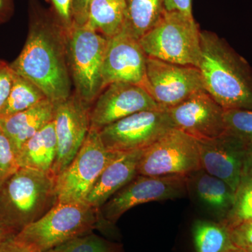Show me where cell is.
<instances>
[{
  "label": "cell",
  "instance_id": "6da1fadb",
  "mask_svg": "<svg viewBox=\"0 0 252 252\" xmlns=\"http://www.w3.org/2000/svg\"><path fill=\"white\" fill-rule=\"evenodd\" d=\"M31 6L27 39L21 54L10 65L57 104L72 94L67 57V30L54 14L37 9L34 4Z\"/></svg>",
  "mask_w": 252,
  "mask_h": 252
},
{
  "label": "cell",
  "instance_id": "7c38bea8",
  "mask_svg": "<svg viewBox=\"0 0 252 252\" xmlns=\"http://www.w3.org/2000/svg\"><path fill=\"white\" fill-rule=\"evenodd\" d=\"M91 107L74 91L68 98L56 104L57 156L53 167L56 178L72 161L85 140L91 127Z\"/></svg>",
  "mask_w": 252,
  "mask_h": 252
},
{
  "label": "cell",
  "instance_id": "4316f807",
  "mask_svg": "<svg viewBox=\"0 0 252 252\" xmlns=\"http://www.w3.org/2000/svg\"><path fill=\"white\" fill-rule=\"evenodd\" d=\"M225 122L228 132L252 143V111L244 109L225 110Z\"/></svg>",
  "mask_w": 252,
  "mask_h": 252
},
{
  "label": "cell",
  "instance_id": "4fadbf2b",
  "mask_svg": "<svg viewBox=\"0 0 252 252\" xmlns=\"http://www.w3.org/2000/svg\"><path fill=\"white\" fill-rule=\"evenodd\" d=\"M158 109L161 108L142 86L112 83L104 88L91 106V127L100 130L135 113Z\"/></svg>",
  "mask_w": 252,
  "mask_h": 252
},
{
  "label": "cell",
  "instance_id": "9c48e42d",
  "mask_svg": "<svg viewBox=\"0 0 252 252\" xmlns=\"http://www.w3.org/2000/svg\"><path fill=\"white\" fill-rule=\"evenodd\" d=\"M200 168L198 140L173 128L144 149L139 162L138 175H188Z\"/></svg>",
  "mask_w": 252,
  "mask_h": 252
},
{
  "label": "cell",
  "instance_id": "f1b7e54d",
  "mask_svg": "<svg viewBox=\"0 0 252 252\" xmlns=\"http://www.w3.org/2000/svg\"><path fill=\"white\" fill-rule=\"evenodd\" d=\"M14 71L9 63L0 59V112L4 107L14 81Z\"/></svg>",
  "mask_w": 252,
  "mask_h": 252
},
{
  "label": "cell",
  "instance_id": "3957f363",
  "mask_svg": "<svg viewBox=\"0 0 252 252\" xmlns=\"http://www.w3.org/2000/svg\"><path fill=\"white\" fill-rule=\"evenodd\" d=\"M56 185L53 174L19 167L0 182V221L17 234L58 203Z\"/></svg>",
  "mask_w": 252,
  "mask_h": 252
},
{
  "label": "cell",
  "instance_id": "8d00e7d4",
  "mask_svg": "<svg viewBox=\"0 0 252 252\" xmlns=\"http://www.w3.org/2000/svg\"><path fill=\"white\" fill-rule=\"evenodd\" d=\"M16 235V232L0 221V244Z\"/></svg>",
  "mask_w": 252,
  "mask_h": 252
},
{
  "label": "cell",
  "instance_id": "52a82bcc",
  "mask_svg": "<svg viewBox=\"0 0 252 252\" xmlns=\"http://www.w3.org/2000/svg\"><path fill=\"white\" fill-rule=\"evenodd\" d=\"M188 194L187 175H137L99 209L97 229L105 232L126 212L149 202L174 200Z\"/></svg>",
  "mask_w": 252,
  "mask_h": 252
},
{
  "label": "cell",
  "instance_id": "d4e9b609",
  "mask_svg": "<svg viewBox=\"0 0 252 252\" xmlns=\"http://www.w3.org/2000/svg\"><path fill=\"white\" fill-rule=\"evenodd\" d=\"M252 222V177L242 175L235 191L234 203L223 222L228 228Z\"/></svg>",
  "mask_w": 252,
  "mask_h": 252
},
{
  "label": "cell",
  "instance_id": "277c9868",
  "mask_svg": "<svg viewBox=\"0 0 252 252\" xmlns=\"http://www.w3.org/2000/svg\"><path fill=\"white\" fill-rule=\"evenodd\" d=\"M99 210L86 203H57L46 215L14 236L33 252H47L97 229Z\"/></svg>",
  "mask_w": 252,
  "mask_h": 252
},
{
  "label": "cell",
  "instance_id": "7a4b0ae2",
  "mask_svg": "<svg viewBox=\"0 0 252 252\" xmlns=\"http://www.w3.org/2000/svg\"><path fill=\"white\" fill-rule=\"evenodd\" d=\"M198 68L205 90L224 110L252 111V67L223 38L200 31Z\"/></svg>",
  "mask_w": 252,
  "mask_h": 252
},
{
  "label": "cell",
  "instance_id": "5bb4252c",
  "mask_svg": "<svg viewBox=\"0 0 252 252\" xmlns=\"http://www.w3.org/2000/svg\"><path fill=\"white\" fill-rule=\"evenodd\" d=\"M175 128L198 140H210L227 131L225 110L206 91L167 109Z\"/></svg>",
  "mask_w": 252,
  "mask_h": 252
},
{
  "label": "cell",
  "instance_id": "ffe728a7",
  "mask_svg": "<svg viewBox=\"0 0 252 252\" xmlns=\"http://www.w3.org/2000/svg\"><path fill=\"white\" fill-rule=\"evenodd\" d=\"M57 156V137L54 121L26 142L17 155L19 167L53 174Z\"/></svg>",
  "mask_w": 252,
  "mask_h": 252
},
{
  "label": "cell",
  "instance_id": "d6a6232c",
  "mask_svg": "<svg viewBox=\"0 0 252 252\" xmlns=\"http://www.w3.org/2000/svg\"><path fill=\"white\" fill-rule=\"evenodd\" d=\"M164 6L167 11H177L188 17L193 18L191 0H164Z\"/></svg>",
  "mask_w": 252,
  "mask_h": 252
},
{
  "label": "cell",
  "instance_id": "5b68a950",
  "mask_svg": "<svg viewBox=\"0 0 252 252\" xmlns=\"http://www.w3.org/2000/svg\"><path fill=\"white\" fill-rule=\"evenodd\" d=\"M139 43L147 57L198 67L200 31L193 18L165 10L160 21Z\"/></svg>",
  "mask_w": 252,
  "mask_h": 252
},
{
  "label": "cell",
  "instance_id": "ac0fdd59",
  "mask_svg": "<svg viewBox=\"0 0 252 252\" xmlns=\"http://www.w3.org/2000/svg\"><path fill=\"white\" fill-rule=\"evenodd\" d=\"M188 194L217 221L226 219L234 203L235 191L224 181L203 168L187 175Z\"/></svg>",
  "mask_w": 252,
  "mask_h": 252
},
{
  "label": "cell",
  "instance_id": "cb8c5ba5",
  "mask_svg": "<svg viewBox=\"0 0 252 252\" xmlns=\"http://www.w3.org/2000/svg\"><path fill=\"white\" fill-rule=\"evenodd\" d=\"M45 94L36 84L14 72L12 87L0 118L9 117L31 108L44 99Z\"/></svg>",
  "mask_w": 252,
  "mask_h": 252
},
{
  "label": "cell",
  "instance_id": "d590c367",
  "mask_svg": "<svg viewBox=\"0 0 252 252\" xmlns=\"http://www.w3.org/2000/svg\"><path fill=\"white\" fill-rule=\"evenodd\" d=\"M243 175L252 177V143H248V145H247Z\"/></svg>",
  "mask_w": 252,
  "mask_h": 252
},
{
  "label": "cell",
  "instance_id": "836d02e7",
  "mask_svg": "<svg viewBox=\"0 0 252 252\" xmlns=\"http://www.w3.org/2000/svg\"><path fill=\"white\" fill-rule=\"evenodd\" d=\"M14 13L13 0H0V25L9 21Z\"/></svg>",
  "mask_w": 252,
  "mask_h": 252
},
{
  "label": "cell",
  "instance_id": "8fae6325",
  "mask_svg": "<svg viewBox=\"0 0 252 252\" xmlns=\"http://www.w3.org/2000/svg\"><path fill=\"white\" fill-rule=\"evenodd\" d=\"M162 109L178 105L194 94L205 91L198 67L182 65L147 57L143 84Z\"/></svg>",
  "mask_w": 252,
  "mask_h": 252
},
{
  "label": "cell",
  "instance_id": "8992f818",
  "mask_svg": "<svg viewBox=\"0 0 252 252\" xmlns=\"http://www.w3.org/2000/svg\"><path fill=\"white\" fill-rule=\"evenodd\" d=\"M109 39L85 26L67 31V57L74 92L92 106L103 91L102 67Z\"/></svg>",
  "mask_w": 252,
  "mask_h": 252
},
{
  "label": "cell",
  "instance_id": "e0dca14e",
  "mask_svg": "<svg viewBox=\"0 0 252 252\" xmlns=\"http://www.w3.org/2000/svg\"><path fill=\"white\" fill-rule=\"evenodd\" d=\"M144 150L119 153L97 177L84 203L99 210L111 197L138 175Z\"/></svg>",
  "mask_w": 252,
  "mask_h": 252
},
{
  "label": "cell",
  "instance_id": "d6986e66",
  "mask_svg": "<svg viewBox=\"0 0 252 252\" xmlns=\"http://www.w3.org/2000/svg\"><path fill=\"white\" fill-rule=\"evenodd\" d=\"M55 109L56 104L46 99L23 112L0 118V127L11 141L16 157L23 144L54 121Z\"/></svg>",
  "mask_w": 252,
  "mask_h": 252
},
{
  "label": "cell",
  "instance_id": "7402d4cb",
  "mask_svg": "<svg viewBox=\"0 0 252 252\" xmlns=\"http://www.w3.org/2000/svg\"><path fill=\"white\" fill-rule=\"evenodd\" d=\"M123 32L137 40L157 24L165 12L164 0H125Z\"/></svg>",
  "mask_w": 252,
  "mask_h": 252
},
{
  "label": "cell",
  "instance_id": "4dcf8cb0",
  "mask_svg": "<svg viewBox=\"0 0 252 252\" xmlns=\"http://www.w3.org/2000/svg\"><path fill=\"white\" fill-rule=\"evenodd\" d=\"M232 241L238 249L252 247V222L228 228Z\"/></svg>",
  "mask_w": 252,
  "mask_h": 252
},
{
  "label": "cell",
  "instance_id": "74e56055",
  "mask_svg": "<svg viewBox=\"0 0 252 252\" xmlns=\"http://www.w3.org/2000/svg\"><path fill=\"white\" fill-rule=\"evenodd\" d=\"M240 250H241L243 252H252V247H250V248L240 249Z\"/></svg>",
  "mask_w": 252,
  "mask_h": 252
},
{
  "label": "cell",
  "instance_id": "2e32d148",
  "mask_svg": "<svg viewBox=\"0 0 252 252\" xmlns=\"http://www.w3.org/2000/svg\"><path fill=\"white\" fill-rule=\"evenodd\" d=\"M147 59L139 41L124 32L109 39L102 67L104 89L114 82L143 87Z\"/></svg>",
  "mask_w": 252,
  "mask_h": 252
},
{
  "label": "cell",
  "instance_id": "f546056e",
  "mask_svg": "<svg viewBox=\"0 0 252 252\" xmlns=\"http://www.w3.org/2000/svg\"><path fill=\"white\" fill-rule=\"evenodd\" d=\"M54 14L66 30L70 29L74 24L72 15L73 0H49Z\"/></svg>",
  "mask_w": 252,
  "mask_h": 252
},
{
  "label": "cell",
  "instance_id": "603a6c76",
  "mask_svg": "<svg viewBox=\"0 0 252 252\" xmlns=\"http://www.w3.org/2000/svg\"><path fill=\"white\" fill-rule=\"evenodd\" d=\"M193 235L197 252H228L237 248L228 227L217 220H196Z\"/></svg>",
  "mask_w": 252,
  "mask_h": 252
},
{
  "label": "cell",
  "instance_id": "9a60e30c",
  "mask_svg": "<svg viewBox=\"0 0 252 252\" xmlns=\"http://www.w3.org/2000/svg\"><path fill=\"white\" fill-rule=\"evenodd\" d=\"M198 141L201 168L235 191L243 175L248 143L228 131L216 138Z\"/></svg>",
  "mask_w": 252,
  "mask_h": 252
},
{
  "label": "cell",
  "instance_id": "83f0119b",
  "mask_svg": "<svg viewBox=\"0 0 252 252\" xmlns=\"http://www.w3.org/2000/svg\"><path fill=\"white\" fill-rule=\"evenodd\" d=\"M18 168L17 157L12 144L0 127V182Z\"/></svg>",
  "mask_w": 252,
  "mask_h": 252
},
{
  "label": "cell",
  "instance_id": "30bf717a",
  "mask_svg": "<svg viewBox=\"0 0 252 252\" xmlns=\"http://www.w3.org/2000/svg\"><path fill=\"white\" fill-rule=\"evenodd\" d=\"M168 112L158 109L135 113L99 130L106 149L115 153L144 150L172 129Z\"/></svg>",
  "mask_w": 252,
  "mask_h": 252
},
{
  "label": "cell",
  "instance_id": "484cf974",
  "mask_svg": "<svg viewBox=\"0 0 252 252\" xmlns=\"http://www.w3.org/2000/svg\"><path fill=\"white\" fill-rule=\"evenodd\" d=\"M119 250L117 245L92 232L72 239L47 252H119Z\"/></svg>",
  "mask_w": 252,
  "mask_h": 252
},
{
  "label": "cell",
  "instance_id": "1f68e13d",
  "mask_svg": "<svg viewBox=\"0 0 252 252\" xmlns=\"http://www.w3.org/2000/svg\"><path fill=\"white\" fill-rule=\"evenodd\" d=\"M92 0H73L72 15L74 23L84 26L87 22L88 11Z\"/></svg>",
  "mask_w": 252,
  "mask_h": 252
},
{
  "label": "cell",
  "instance_id": "ba28073f",
  "mask_svg": "<svg viewBox=\"0 0 252 252\" xmlns=\"http://www.w3.org/2000/svg\"><path fill=\"white\" fill-rule=\"evenodd\" d=\"M118 154L107 150L99 130L90 127L77 155L56 177L58 203H84L97 177Z\"/></svg>",
  "mask_w": 252,
  "mask_h": 252
},
{
  "label": "cell",
  "instance_id": "e575fe53",
  "mask_svg": "<svg viewBox=\"0 0 252 252\" xmlns=\"http://www.w3.org/2000/svg\"><path fill=\"white\" fill-rule=\"evenodd\" d=\"M13 238L0 244V252H33L15 241Z\"/></svg>",
  "mask_w": 252,
  "mask_h": 252
},
{
  "label": "cell",
  "instance_id": "44dd1931",
  "mask_svg": "<svg viewBox=\"0 0 252 252\" xmlns=\"http://www.w3.org/2000/svg\"><path fill=\"white\" fill-rule=\"evenodd\" d=\"M125 14V0H92L84 26L111 39L122 32Z\"/></svg>",
  "mask_w": 252,
  "mask_h": 252
},
{
  "label": "cell",
  "instance_id": "f35d334b",
  "mask_svg": "<svg viewBox=\"0 0 252 252\" xmlns=\"http://www.w3.org/2000/svg\"><path fill=\"white\" fill-rule=\"evenodd\" d=\"M228 252H243L241 250H240V249L238 248H235L234 250H230V251Z\"/></svg>",
  "mask_w": 252,
  "mask_h": 252
}]
</instances>
